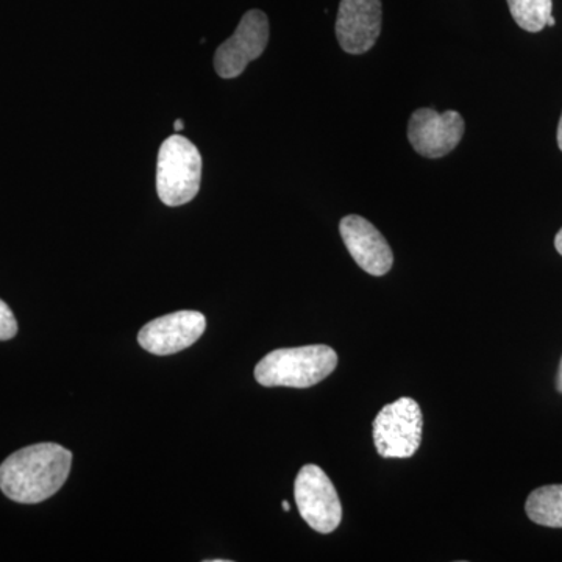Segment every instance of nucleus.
<instances>
[{
	"instance_id": "1",
	"label": "nucleus",
	"mask_w": 562,
	"mask_h": 562,
	"mask_svg": "<svg viewBox=\"0 0 562 562\" xmlns=\"http://www.w3.org/2000/svg\"><path fill=\"white\" fill-rule=\"evenodd\" d=\"M72 453L54 442L35 443L0 465V490L13 502L33 505L50 498L68 480Z\"/></svg>"
},
{
	"instance_id": "2",
	"label": "nucleus",
	"mask_w": 562,
	"mask_h": 562,
	"mask_svg": "<svg viewBox=\"0 0 562 562\" xmlns=\"http://www.w3.org/2000/svg\"><path fill=\"white\" fill-rule=\"evenodd\" d=\"M338 366V353L328 346H305L279 349L266 355L255 379L266 387H312L327 379Z\"/></svg>"
},
{
	"instance_id": "3",
	"label": "nucleus",
	"mask_w": 562,
	"mask_h": 562,
	"mask_svg": "<svg viewBox=\"0 0 562 562\" xmlns=\"http://www.w3.org/2000/svg\"><path fill=\"white\" fill-rule=\"evenodd\" d=\"M202 157L190 139L169 136L161 144L157 162V192L168 206L191 202L201 190Z\"/></svg>"
},
{
	"instance_id": "4",
	"label": "nucleus",
	"mask_w": 562,
	"mask_h": 562,
	"mask_svg": "<svg viewBox=\"0 0 562 562\" xmlns=\"http://www.w3.org/2000/svg\"><path fill=\"white\" fill-rule=\"evenodd\" d=\"M424 431L419 403L402 397L383 406L373 420V442L383 458H409L417 452Z\"/></svg>"
},
{
	"instance_id": "5",
	"label": "nucleus",
	"mask_w": 562,
	"mask_h": 562,
	"mask_svg": "<svg viewBox=\"0 0 562 562\" xmlns=\"http://www.w3.org/2000/svg\"><path fill=\"white\" fill-rule=\"evenodd\" d=\"M299 513L314 531L328 535L341 525L342 506L327 473L317 465H303L294 484Z\"/></svg>"
},
{
	"instance_id": "6",
	"label": "nucleus",
	"mask_w": 562,
	"mask_h": 562,
	"mask_svg": "<svg viewBox=\"0 0 562 562\" xmlns=\"http://www.w3.org/2000/svg\"><path fill=\"white\" fill-rule=\"evenodd\" d=\"M269 41V20L260 10L244 14L235 33L217 47L214 69L222 79L241 76L250 61L257 60Z\"/></svg>"
},
{
	"instance_id": "7",
	"label": "nucleus",
	"mask_w": 562,
	"mask_h": 562,
	"mask_svg": "<svg viewBox=\"0 0 562 562\" xmlns=\"http://www.w3.org/2000/svg\"><path fill=\"white\" fill-rule=\"evenodd\" d=\"M464 121L458 111L438 113L431 109L414 111L409 117L408 139L425 158H441L460 144Z\"/></svg>"
},
{
	"instance_id": "8",
	"label": "nucleus",
	"mask_w": 562,
	"mask_h": 562,
	"mask_svg": "<svg viewBox=\"0 0 562 562\" xmlns=\"http://www.w3.org/2000/svg\"><path fill=\"white\" fill-rule=\"evenodd\" d=\"M206 328V319L199 312H177L158 317L140 328L139 346L149 353L166 357L179 353L199 341Z\"/></svg>"
},
{
	"instance_id": "9",
	"label": "nucleus",
	"mask_w": 562,
	"mask_h": 562,
	"mask_svg": "<svg viewBox=\"0 0 562 562\" xmlns=\"http://www.w3.org/2000/svg\"><path fill=\"white\" fill-rule=\"evenodd\" d=\"M382 0H341L336 18V38L347 54L371 50L382 33Z\"/></svg>"
},
{
	"instance_id": "10",
	"label": "nucleus",
	"mask_w": 562,
	"mask_h": 562,
	"mask_svg": "<svg viewBox=\"0 0 562 562\" xmlns=\"http://www.w3.org/2000/svg\"><path fill=\"white\" fill-rule=\"evenodd\" d=\"M339 232L347 250L362 271L375 277H382L391 271L394 255L390 244L371 222L357 214H350L339 224Z\"/></svg>"
},
{
	"instance_id": "11",
	"label": "nucleus",
	"mask_w": 562,
	"mask_h": 562,
	"mask_svg": "<svg viewBox=\"0 0 562 562\" xmlns=\"http://www.w3.org/2000/svg\"><path fill=\"white\" fill-rule=\"evenodd\" d=\"M525 512L535 524L562 528V484L532 491L525 505Z\"/></svg>"
},
{
	"instance_id": "12",
	"label": "nucleus",
	"mask_w": 562,
	"mask_h": 562,
	"mask_svg": "<svg viewBox=\"0 0 562 562\" xmlns=\"http://www.w3.org/2000/svg\"><path fill=\"white\" fill-rule=\"evenodd\" d=\"M508 5L514 21L527 32L543 31L552 16V0H508Z\"/></svg>"
},
{
	"instance_id": "13",
	"label": "nucleus",
	"mask_w": 562,
	"mask_h": 562,
	"mask_svg": "<svg viewBox=\"0 0 562 562\" xmlns=\"http://www.w3.org/2000/svg\"><path fill=\"white\" fill-rule=\"evenodd\" d=\"M18 333V322L5 302L0 301V341H9Z\"/></svg>"
},
{
	"instance_id": "14",
	"label": "nucleus",
	"mask_w": 562,
	"mask_h": 562,
	"mask_svg": "<svg viewBox=\"0 0 562 562\" xmlns=\"http://www.w3.org/2000/svg\"><path fill=\"white\" fill-rule=\"evenodd\" d=\"M554 247H557L558 254L562 255V228L554 238Z\"/></svg>"
},
{
	"instance_id": "15",
	"label": "nucleus",
	"mask_w": 562,
	"mask_h": 562,
	"mask_svg": "<svg viewBox=\"0 0 562 562\" xmlns=\"http://www.w3.org/2000/svg\"><path fill=\"white\" fill-rule=\"evenodd\" d=\"M557 387H558V391H560L562 394V360H561V364H560V371H558Z\"/></svg>"
},
{
	"instance_id": "16",
	"label": "nucleus",
	"mask_w": 562,
	"mask_h": 562,
	"mask_svg": "<svg viewBox=\"0 0 562 562\" xmlns=\"http://www.w3.org/2000/svg\"><path fill=\"white\" fill-rule=\"evenodd\" d=\"M558 146L562 150V114L560 120V125H558Z\"/></svg>"
},
{
	"instance_id": "17",
	"label": "nucleus",
	"mask_w": 562,
	"mask_h": 562,
	"mask_svg": "<svg viewBox=\"0 0 562 562\" xmlns=\"http://www.w3.org/2000/svg\"><path fill=\"white\" fill-rule=\"evenodd\" d=\"M183 121L177 120L173 122V128H176L177 132L183 131Z\"/></svg>"
},
{
	"instance_id": "18",
	"label": "nucleus",
	"mask_w": 562,
	"mask_h": 562,
	"mask_svg": "<svg viewBox=\"0 0 562 562\" xmlns=\"http://www.w3.org/2000/svg\"><path fill=\"white\" fill-rule=\"evenodd\" d=\"M281 508H283V512H286V513L290 512V509H291L290 503H288V502L281 503Z\"/></svg>"
},
{
	"instance_id": "19",
	"label": "nucleus",
	"mask_w": 562,
	"mask_h": 562,
	"mask_svg": "<svg viewBox=\"0 0 562 562\" xmlns=\"http://www.w3.org/2000/svg\"><path fill=\"white\" fill-rule=\"evenodd\" d=\"M554 24H557V21H554L553 16H550L549 20H547V25H550V27H553Z\"/></svg>"
}]
</instances>
